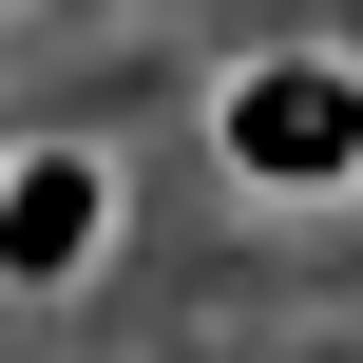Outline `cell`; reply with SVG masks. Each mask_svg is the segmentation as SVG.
<instances>
[{"mask_svg":"<svg viewBox=\"0 0 363 363\" xmlns=\"http://www.w3.org/2000/svg\"><path fill=\"white\" fill-rule=\"evenodd\" d=\"M211 115H230V153L287 172V191H345V172H363V77H345V57H249Z\"/></svg>","mask_w":363,"mask_h":363,"instance_id":"6da1fadb","label":"cell"},{"mask_svg":"<svg viewBox=\"0 0 363 363\" xmlns=\"http://www.w3.org/2000/svg\"><path fill=\"white\" fill-rule=\"evenodd\" d=\"M96 249H115V172L96 153H19L0 172V287H77Z\"/></svg>","mask_w":363,"mask_h":363,"instance_id":"7a4b0ae2","label":"cell"}]
</instances>
